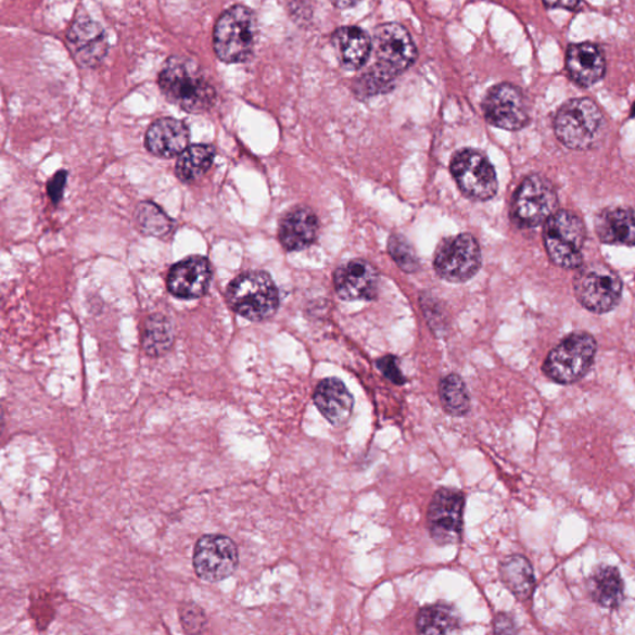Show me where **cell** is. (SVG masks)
<instances>
[{"mask_svg":"<svg viewBox=\"0 0 635 635\" xmlns=\"http://www.w3.org/2000/svg\"><path fill=\"white\" fill-rule=\"evenodd\" d=\"M158 85L164 98L189 113H204L216 102V90L193 60L172 56L163 65Z\"/></svg>","mask_w":635,"mask_h":635,"instance_id":"1","label":"cell"},{"mask_svg":"<svg viewBox=\"0 0 635 635\" xmlns=\"http://www.w3.org/2000/svg\"><path fill=\"white\" fill-rule=\"evenodd\" d=\"M257 37L255 13L245 5H233L215 24V54L226 64L245 63L254 55Z\"/></svg>","mask_w":635,"mask_h":635,"instance_id":"2","label":"cell"},{"mask_svg":"<svg viewBox=\"0 0 635 635\" xmlns=\"http://www.w3.org/2000/svg\"><path fill=\"white\" fill-rule=\"evenodd\" d=\"M554 125L559 141L575 151L594 148L606 132L604 112L589 99L564 103L556 115Z\"/></svg>","mask_w":635,"mask_h":635,"instance_id":"3","label":"cell"},{"mask_svg":"<svg viewBox=\"0 0 635 635\" xmlns=\"http://www.w3.org/2000/svg\"><path fill=\"white\" fill-rule=\"evenodd\" d=\"M226 301L239 316L251 321H264L276 315L280 307V293L271 276L250 271L238 276L229 284Z\"/></svg>","mask_w":635,"mask_h":635,"instance_id":"4","label":"cell"},{"mask_svg":"<svg viewBox=\"0 0 635 635\" xmlns=\"http://www.w3.org/2000/svg\"><path fill=\"white\" fill-rule=\"evenodd\" d=\"M584 221L576 214L567 211L556 212L545 223L544 241L547 255L556 266L575 269L581 267L586 242Z\"/></svg>","mask_w":635,"mask_h":635,"instance_id":"5","label":"cell"},{"mask_svg":"<svg viewBox=\"0 0 635 635\" xmlns=\"http://www.w3.org/2000/svg\"><path fill=\"white\" fill-rule=\"evenodd\" d=\"M596 353L597 343L593 335L573 333L551 351L543 370L547 378L559 384H573L593 367Z\"/></svg>","mask_w":635,"mask_h":635,"instance_id":"6","label":"cell"},{"mask_svg":"<svg viewBox=\"0 0 635 635\" xmlns=\"http://www.w3.org/2000/svg\"><path fill=\"white\" fill-rule=\"evenodd\" d=\"M372 54L377 63L371 67L396 78L410 68L417 58V49L410 33L397 23L377 26L372 34Z\"/></svg>","mask_w":635,"mask_h":635,"instance_id":"7","label":"cell"},{"mask_svg":"<svg viewBox=\"0 0 635 635\" xmlns=\"http://www.w3.org/2000/svg\"><path fill=\"white\" fill-rule=\"evenodd\" d=\"M558 203L553 182L534 174L521 182L517 190L511 216L521 228H536L558 212Z\"/></svg>","mask_w":635,"mask_h":635,"instance_id":"8","label":"cell"},{"mask_svg":"<svg viewBox=\"0 0 635 635\" xmlns=\"http://www.w3.org/2000/svg\"><path fill=\"white\" fill-rule=\"evenodd\" d=\"M573 285L582 306L598 315L612 310L622 297L620 276L604 264H590L582 268Z\"/></svg>","mask_w":635,"mask_h":635,"instance_id":"9","label":"cell"},{"mask_svg":"<svg viewBox=\"0 0 635 635\" xmlns=\"http://www.w3.org/2000/svg\"><path fill=\"white\" fill-rule=\"evenodd\" d=\"M452 176H454L460 191L468 198L485 202L497 194V173L486 156L481 151H459L450 163Z\"/></svg>","mask_w":635,"mask_h":635,"instance_id":"10","label":"cell"},{"mask_svg":"<svg viewBox=\"0 0 635 635\" xmlns=\"http://www.w3.org/2000/svg\"><path fill=\"white\" fill-rule=\"evenodd\" d=\"M466 497L463 492L441 488L434 493L428 511L432 541L440 546L455 545L463 536Z\"/></svg>","mask_w":635,"mask_h":635,"instance_id":"11","label":"cell"},{"mask_svg":"<svg viewBox=\"0 0 635 635\" xmlns=\"http://www.w3.org/2000/svg\"><path fill=\"white\" fill-rule=\"evenodd\" d=\"M239 563V549L230 537L208 534L199 538L194 549L193 564L200 580L216 584L232 576Z\"/></svg>","mask_w":635,"mask_h":635,"instance_id":"12","label":"cell"},{"mask_svg":"<svg viewBox=\"0 0 635 635\" xmlns=\"http://www.w3.org/2000/svg\"><path fill=\"white\" fill-rule=\"evenodd\" d=\"M481 265L480 243L467 233L443 241L434 256V269L448 282L471 280L480 271Z\"/></svg>","mask_w":635,"mask_h":635,"instance_id":"13","label":"cell"},{"mask_svg":"<svg viewBox=\"0 0 635 635\" xmlns=\"http://www.w3.org/2000/svg\"><path fill=\"white\" fill-rule=\"evenodd\" d=\"M485 119L494 127L519 130L529 124L526 99L519 87L499 84L492 87L482 104Z\"/></svg>","mask_w":635,"mask_h":635,"instance_id":"14","label":"cell"},{"mask_svg":"<svg viewBox=\"0 0 635 635\" xmlns=\"http://www.w3.org/2000/svg\"><path fill=\"white\" fill-rule=\"evenodd\" d=\"M67 46L78 65L98 67L109 52V40L102 26L89 17H78L69 26Z\"/></svg>","mask_w":635,"mask_h":635,"instance_id":"15","label":"cell"},{"mask_svg":"<svg viewBox=\"0 0 635 635\" xmlns=\"http://www.w3.org/2000/svg\"><path fill=\"white\" fill-rule=\"evenodd\" d=\"M212 280L211 261L203 256H190L169 269L167 289L174 297L198 300L206 294Z\"/></svg>","mask_w":635,"mask_h":635,"instance_id":"16","label":"cell"},{"mask_svg":"<svg viewBox=\"0 0 635 635\" xmlns=\"http://www.w3.org/2000/svg\"><path fill=\"white\" fill-rule=\"evenodd\" d=\"M379 274L365 259H353L334 274L335 291L344 301H371L379 290Z\"/></svg>","mask_w":635,"mask_h":635,"instance_id":"17","label":"cell"},{"mask_svg":"<svg viewBox=\"0 0 635 635\" xmlns=\"http://www.w3.org/2000/svg\"><path fill=\"white\" fill-rule=\"evenodd\" d=\"M190 130L185 122L176 118H161L153 122L145 134L147 151L163 160H170L187 150Z\"/></svg>","mask_w":635,"mask_h":635,"instance_id":"18","label":"cell"},{"mask_svg":"<svg viewBox=\"0 0 635 635\" xmlns=\"http://www.w3.org/2000/svg\"><path fill=\"white\" fill-rule=\"evenodd\" d=\"M319 412L335 428H343L350 422L354 410V397L344 382L329 378L319 382L313 395Z\"/></svg>","mask_w":635,"mask_h":635,"instance_id":"19","label":"cell"},{"mask_svg":"<svg viewBox=\"0 0 635 635\" xmlns=\"http://www.w3.org/2000/svg\"><path fill=\"white\" fill-rule=\"evenodd\" d=\"M332 46L339 64L346 72L361 68L372 52L370 35L358 26H343L332 35Z\"/></svg>","mask_w":635,"mask_h":635,"instance_id":"20","label":"cell"},{"mask_svg":"<svg viewBox=\"0 0 635 635\" xmlns=\"http://www.w3.org/2000/svg\"><path fill=\"white\" fill-rule=\"evenodd\" d=\"M567 67L573 81L584 87L593 86L606 73L604 52L594 43H575L568 50Z\"/></svg>","mask_w":635,"mask_h":635,"instance_id":"21","label":"cell"},{"mask_svg":"<svg viewBox=\"0 0 635 635\" xmlns=\"http://www.w3.org/2000/svg\"><path fill=\"white\" fill-rule=\"evenodd\" d=\"M318 232L317 215L307 207H300L283 217L278 237L287 251H301L317 240Z\"/></svg>","mask_w":635,"mask_h":635,"instance_id":"22","label":"cell"},{"mask_svg":"<svg viewBox=\"0 0 635 635\" xmlns=\"http://www.w3.org/2000/svg\"><path fill=\"white\" fill-rule=\"evenodd\" d=\"M595 228L608 245L635 246V214L630 208H606L596 217Z\"/></svg>","mask_w":635,"mask_h":635,"instance_id":"23","label":"cell"},{"mask_svg":"<svg viewBox=\"0 0 635 635\" xmlns=\"http://www.w3.org/2000/svg\"><path fill=\"white\" fill-rule=\"evenodd\" d=\"M587 589L594 601L608 610H615L623 604L624 582L619 569L598 567L587 581Z\"/></svg>","mask_w":635,"mask_h":635,"instance_id":"24","label":"cell"},{"mask_svg":"<svg viewBox=\"0 0 635 635\" xmlns=\"http://www.w3.org/2000/svg\"><path fill=\"white\" fill-rule=\"evenodd\" d=\"M500 579L512 595L526 601L535 589L532 563L524 556L512 555L500 564Z\"/></svg>","mask_w":635,"mask_h":635,"instance_id":"25","label":"cell"},{"mask_svg":"<svg viewBox=\"0 0 635 635\" xmlns=\"http://www.w3.org/2000/svg\"><path fill=\"white\" fill-rule=\"evenodd\" d=\"M216 155L215 148L211 144L189 145L179 155L176 164V174L180 181L191 185L203 178L212 168Z\"/></svg>","mask_w":635,"mask_h":635,"instance_id":"26","label":"cell"},{"mask_svg":"<svg viewBox=\"0 0 635 635\" xmlns=\"http://www.w3.org/2000/svg\"><path fill=\"white\" fill-rule=\"evenodd\" d=\"M460 620L454 607L433 605L417 614L416 628L420 634H448L459 628Z\"/></svg>","mask_w":635,"mask_h":635,"instance_id":"27","label":"cell"},{"mask_svg":"<svg viewBox=\"0 0 635 635\" xmlns=\"http://www.w3.org/2000/svg\"><path fill=\"white\" fill-rule=\"evenodd\" d=\"M174 343V330L170 320L163 315H154L147 320L142 345L147 355L160 358L170 351Z\"/></svg>","mask_w":635,"mask_h":635,"instance_id":"28","label":"cell"},{"mask_svg":"<svg viewBox=\"0 0 635 635\" xmlns=\"http://www.w3.org/2000/svg\"><path fill=\"white\" fill-rule=\"evenodd\" d=\"M440 398L445 411L452 416H465L471 410L466 382L457 373H449L441 380Z\"/></svg>","mask_w":635,"mask_h":635,"instance_id":"29","label":"cell"},{"mask_svg":"<svg viewBox=\"0 0 635 635\" xmlns=\"http://www.w3.org/2000/svg\"><path fill=\"white\" fill-rule=\"evenodd\" d=\"M136 220L139 230L147 237H167L174 226L173 220L163 212V208L152 202H144L138 205Z\"/></svg>","mask_w":635,"mask_h":635,"instance_id":"30","label":"cell"},{"mask_svg":"<svg viewBox=\"0 0 635 635\" xmlns=\"http://www.w3.org/2000/svg\"><path fill=\"white\" fill-rule=\"evenodd\" d=\"M389 251L391 257L394 258L398 267L404 269L405 272L415 274L419 271V258H417L411 243L402 237V234H393L390 238Z\"/></svg>","mask_w":635,"mask_h":635,"instance_id":"31","label":"cell"},{"mask_svg":"<svg viewBox=\"0 0 635 635\" xmlns=\"http://www.w3.org/2000/svg\"><path fill=\"white\" fill-rule=\"evenodd\" d=\"M179 620L182 630L190 634L202 633L207 624L205 611L194 602H185L179 606Z\"/></svg>","mask_w":635,"mask_h":635,"instance_id":"32","label":"cell"},{"mask_svg":"<svg viewBox=\"0 0 635 635\" xmlns=\"http://www.w3.org/2000/svg\"><path fill=\"white\" fill-rule=\"evenodd\" d=\"M379 370L384 373V377L393 382V384L402 386L406 379L404 373L398 368V360L394 355H386L377 363Z\"/></svg>","mask_w":635,"mask_h":635,"instance_id":"33","label":"cell"},{"mask_svg":"<svg viewBox=\"0 0 635 635\" xmlns=\"http://www.w3.org/2000/svg\"><path fill=\"white\" fill-rule=\"evenodd\" d=\"M67 172L60 170L48 182V195L52 204L58 205L64 196V190L67 182Z\"/></svg>","mask_w":635,"mask_h":635,"instance_id":"34","label":"cell"},{"mask_svg":"<svg viewBox=\"0 0 635 635\" xmlns=\"http://www.w3.org/2000/svg\"><path fill=\"white\" fill-rule=\"evenodd\" d=\"M495 633H516V624L507 614H498L494 621Z\"/></svg>","mask_w":635,"mask_h":635,"instance_id":"35","label":"cell"},{"mask_svg":"<svg viewBox=\"0 0 635 635\" xmlns=\"http://www.w3.org/2000/svg\"><path fill=\"white\" fill-rule=\"evenodd\" d=\"M544 3L549 8L575 9L580 0H544Z\"/></svg>","mask_w":635,"mask_h":635,"instance_id":"36","label":"cell"},{"mask_svg":"<svg viewBox=\"0 0 635 635\" xmlns=\"http://www.w3.org/2000/svg\"><path fill=\"white\" fill-rule=\"evenodd\" d=\"M338 9H350L361 3V0H330Z\"/></svg>","mask_w":635,"mask_h":635,"instance_id":"37","label":"cell"},{"mask_svg":"<svg viewBox=\"0 0 635 635\" xmlns=\"http://www.w3.org/2000/svg\"><path fill=\"white\" fill-rule=\"evenodd\" d=\"M633 113H634V115H635V104H634V107H633Z\"/></svg>","mask_w":635,"mask_h":635,"instance_id":"38","label":"cell"}]
</instances>
